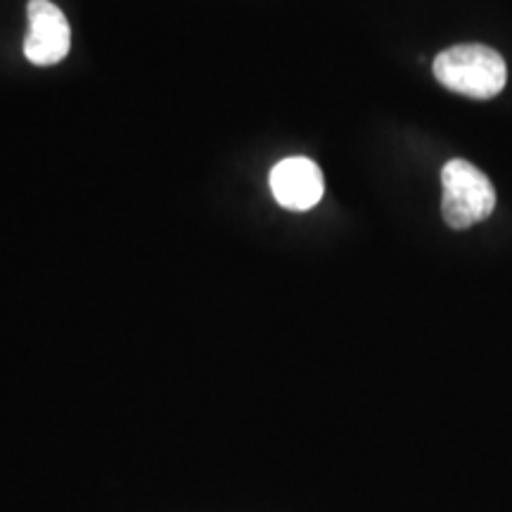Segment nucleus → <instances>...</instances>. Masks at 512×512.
I'll return each mask as SVG.
<instances>
[{
  "label": "nucleus",
  "instance_id": "1",
  "mask_svg": "<svg viewBox=\"0 0 512 512\" xmlns=\"http://www.w3.org/2000/svg\"><path fill=\"white\" fill-rule=\"evenodd\" d=\"M432 69L441 86L472 100L496 98L508 81L503 57L494 48L479 43L441 50Z\"/></svg>",
  "mask_w": 512,
  "mask_h": 512
},
{
  "label": "nucleus",
  "instance_id": "3",
  "mask_svg": "<svg viewBox=\"0 0 512 512\" xmlns=\"http://www.w3.org/2000/svg\"><path fill=\"white\" fill-rule=\"evenodd\" d=\"M29 31L24 38V57L36 67L62 62L72 46V31L64 12L50 0H29Z\"/></svg>",
  "mask_w": 512,
  "mask_h": 512
},
{
  "label": "nucleus",
  "instance_id": "2",
  "mask_svg": "<svg viewBox=\"0 0 512 512\" xmlns=\"http://www.w3.org/2000/svg\"><path fill=\"white\" fill-rule=\"evenodd\" d=\"M441 185V214L451 228L465 230L494 214L496 190L475 164L451 159L441 171Z\"/></svg>",
  "mask_w": 512,
  "mask_h": 512
},
{
  "label": "nucleus",
  "instance_id": "4",
  "mask_svg": "<svg viewBox=\"0 0 512 512\" xmlns=\"http://www.w3.org/2000/svg\"><path fill=\"white\" fill-rule=\"evenodd\" d=\"M271 192L280 207L290 211H309L325 192L323 174L311 159L290 157L273 166Z\"/></svg>",
  "mask_w": 512,
  "mask_h": 512
}]
</instances>
